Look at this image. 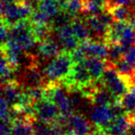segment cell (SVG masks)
Masks as SVG:
<instances>
[{"mask_svg": "<svg viewBox=\"0 0 135 135\" xmlns=\"http://www.w3.org/2000/svg\"><path fill=\"white\" fill-rule=\"evenodd\" d=\"M71 53L70 51L62 50L60 54L55 56L44 70V76L48 81L63 83L72 70L74 65Z\"/></svg>", "mask_w": 135, "mask_h": 135, "instance_id": "6da1fadb", "label": "cell"}, {"mask_svg": "<svg viewBox=\"0 0 135 135\" xmlns=\"http://www.w3.org/2000/svg\"><path fill=\"white\" fill-rule=\"evenodd\" d=\"M100 83L120 101L122 96L129 91L133 81L131 77L120 73L115 66L107 60V66Z\"/></svg>", "mask_w": 135, "mask_h": 135, "instance_id": "7a4b0ae2", "label": "cell"}, {"mask_svg": "<svg viewBox=\"0 0 135 135\" xmlns=\"http://www.w3.org/2000/svg\"><path fill=\"white\" fill-rule=\"evenodd\" d=\"M34 117L38 121L52 124L61 116L60 110L56 105L47 99H42L33 105Z\"/></svg>", "mask_w": 135, "mask_h": 135, "instance_id": "3957f363", "label": "cell"}, {"mask_svg": "<svg viewBox=\"0 0 135 135\" xmlns=\"http://www.w3.org/2000/svg\"><path fill=\"white\" fill-rule=\"evenodd\" d=\"M131 123V118L129 113H123L115 117L105 127L94 128L101 135H127Z\"/></svg>", "mask_w": 135, "mask_h": 135, "instance_id": "277c9868", "label": "cell"}, {"mask_svg": "<svg viewBox=\"0 0 135 135\" xmlns=\"http://www.w3.org/2000/svg\"><path fill=\"white\" fill-rule=\"evenodd\" d=\"M66 127L67 135H87L94 129L88 118L77 112L68 118Z\"/></svg>", "mask_w": 135, "mask_h": 135, "instance_id": "5b68a950", "label": "cell"}, {"mask_svg": "<svg viewBox=\"0 0 135 135\" xmlns=\"http://www.w3.org/2000/svg\"><path fill=\"white\" fill-rule=\"evenodd\" d=\"M85 54L86 57H96L107 60L109 53V46L105 42L99 39H90L83 41L79 45Z\"/></svg>", "mask_w": 135, "mask_h": 135, "instance_id": "8992f818", "label": "cell"}, {"mask_svg": "<svg viewBox=\"0 0 135 135\" xmlns=\"http://www.w3.org/2000/svg\"><path fill=\"white\" fill-rule=\"evenodd\" d=\"M21 85L18 83L16 79H12L2 83V96L10 105V107H15L18 105L23 94Z\"/></svg>", "mask_w": 135, "mask_h": 135, "instance_id": "52a82bcc", "label": "cell"}, {"mask_svg": "<svg viewBox=\"0 0 135 135\" xmlns=\"http://www.w3.org/2000/svg\"><path fill=\"white\" fill-rule=\"evenodd\" d=\"M55 31L56 32V38H57L58 43L60 44L64 50L71 52V51L75 50L81 44L74 35L70 23L56 29Z\"/></svg>", "mask_w": 135, "mask_h": 135, "instance_id": "ba28073f", "label": "cell"}, {"mask_svg": "<svg viewBox=\"0 0 135 135\" xmlns=\"http://www.w3.org/2000/svg\"><path fill=\"white\" fill-rule=\"evenodd\" d=\"M57 42L53 37V35H50L49 37L45 38V40L38 43L37 51L39 56L45 59H53L55 56L60 54L63 48L60 47L61 45Z\"/></svg>", "mask_w": 135, "mask_h": 135, "instance_id": "9c48e42d", "label": "cell"}, {"mask_svg": "<svg viewBox=\"0 0 135 135\" xmlns=\"http://www.w3.org/2000/svg\"><path fill=\"white\" fill-rule=\"evenodd\" d=\"M81 61L84 63L88 71L90 72L93 80L95 83H99L104 75L105 68L107 66V60L100 59L96 57H85Z\"/></svg>", "mask_w": 135, "mask_h": 135, "instance_id": "30bf717a", "label": "cell"}, {"mask_svg": "<svg viewBox=\"0 0 135 135\" xmlns=\"http://www.w3.org/2000/svg\"><path fill=\"white\" fill-rule=\"evenodd\" d=\"M70 26H71L74 35L79 40L80 43L92 38L91 37L92 32H91L89 26L87 25L84 18L83 19L81 16L72 18L71 21H70Z\"/></svg>", "mask_w": 135, "mask_h": 135, "instance_id": "8fae6325", "label": "cell"}, {"mask_svg": "<svg viewBox=\"0 0 135 135\" xmlns=\"http://www.w3.org/2000/svg\"><path fill=\"white\" fill-rule=\"evenodd\" d=\"M12 135H36L33 121L23 118L12 119Z\"/></svg>", "mask_w": 135, "mask_h": 135, "instance_id": "7c38bea8", "label": "cell"}, {"mask_svg": "<svg viewBox=\"0 0 135 135\" xmlns=\"http://www.w3.org/2000/svg\"><path fill=\"white\" fill-rule=\"evenodd\" d=\"M84 20L86 21L87 25L90 28L92 33H94L97 36V39L104 41L105 37V34L108 30V27L107 24L103 22L99 19L97 15H91V16H85Z\"/></svg>", "mask_w": 135, "mask_h": 135, "instance_id": "4fadbf2b", "label": "cell"}, {"mask_svg": "<svg viewBox=\"0 0 135 135\" xmlns=\"http://www.w3.org/2000/svg\"><path fill=\"white\" fill-rule=\"evenodd\" d=\"M133 9H134V7L132 5L131 6H114L109 8L105 11L110 13L115 21L128 22L132 14Z\"/></svg>", "mask_w": 135, "mask_h": 135, "instance_id": "5bb4252c", "label": "cell"}, {"mask_svg": "<svg viewBox=\"0 0 135 135\" xmlns=\"http://www.w3.org/2000/svg\"><path fill=\"white\" fill-rule=\"evenodd\" d=\"M37 8L46 13L51 19L56 17L60 11V7L56 0H43L38 4Z\"/></svg>", "mask_w": 135, "mask_h": 135, "instance_id": "9a60e30c", "label": "cell"}, {"mask_svg": "<svg viewBox=\"0 0 135 135\" xmlns=\"http://www.w3.org/2000/svg\"><path fill=\"white\" fill-rule=\"evenodd\" d=\"M29 20L32 22V24L34 25H48L51 24V22H52V19L46 13L42 11L39 8L34 9L33 13Z\"/></svg>", "mask_w": 135, "mask_h": 135, "instance_id": "2e32d148", "label": "cell"}, {"mask_svg": "<svg viewBox=\"0 0 135 135\" xmlns=\"http://www.w3.org/2000/svg\"><path fill=\"white\" fill-rule=\"evenodd\" d=\"M120 104L126 113H132L135 111V97L129 91L121 97Z\"/></svg>", "mask_w": 135, "mask_h": 135, "instance_id": "e0dca14e", "label": "cell"}, {"mask_svg": "<svg viewBox=\"0 0 135 135\" xmlns=\"http://www.w3.org/2000/svg\"><path fill=\"white\" fill-rule=\"evenodd\" d=\"M123 59L131 67L135 68V44L131 45L125 49L123 55Z\"/></svg>", "mask_w": 135, "mask_h": 135, "instance_id": "ac0fdd59", "label": "cell"}, {"mask_svg": "<svg viewBox=\"0 0 135 135\" xmlns=\"http://www.w3.org/2000/svg\"><path fill=\"white\" fill-rule=\"evenodd\" d=\"M132 5V0H105V10L114 6H131Z\"/></svg>", "mask_w": 135, "mask_h": 135, "instance_id": "d6986e66", "label": "cell"}, {"mask_svg": "<svg viewBox=\"0 0 135 135\" xmlns=\"http://www.w3.org/2000/svg\"><path fill=\"white\" fill-rule=\"evenodd\" d=\"M129 116H131V115H129ZM128 134L129 135H135V121H133L132 119H131V126H129Z\"/></svg>", "mask_w": 135, "mask_h": 135, "instance_id": "ffe728a7", "label": "cell"}, {"mask_svg": "<svg viewBox=\"0 0 135 135\" xmlns=\"http://www.w3.org/2000/svg\"><path fill=\"white\" fill-rule=\"evenodd\" d=\"M56 1L57 2V4L59 5L60 9H62V8H63V7L65 6L66 2H67V0H56Z\"/></svg>", "mask_w": 135, "mask_h": 135, "instance_id": "44dd1931", "label": "cell"}, {"mask_svg": "<svg viewBox=\"0 0 135 135\" xmlns=\"http://www.w3.org/2000/svg\"><path fill=\"white\" fill-rule=\"evenodd\" d=\"M87 135H101V134H100L99 131H98L97 129H95L94 128V129H93V131H91V132L89 133V134H87Z\"/></svg>", "mask_w": 135, "mask_h": 135, "instance_id": "7402d4cb", "label": "cell"}, {"mask_svg": "<svg viewBox=\"0 0 135 135\" xmlns=\"http://www.w3.org/2000/svg\"><path fill=\"white\" fill-rule=\"evenodd\" d=\"M129 92H131V94H133V96L135 97V83H132V85L131 86V88H129Z\"/></svg>", "mask_w": 135, "mask_h": 135, "instance_id": "603a6c76", "label": "cell"}, {"mask_svg": "<svg viewBox=\"0 0 135 135\" xmlns=\"http://www.w3.org/2000/svg\"><path fill=\"white\" fill-rule=\"evenodd\" d=\"M32 2H33V4L35 5L36 7H38V4H39L41 1H43V0H32Z\"/></svg>", "mask_w": 135, "mask_h": 135, "instance_id": "cb8c5ba5", "label": "cell"}, {"mask_svg": "<svg viewBox=\"0 0 135 135\" xmlns=\"http://www.w3.org/2000/svg\"><path fill=\"white\" fill-rule=\"evenodd\" d=\"M129 114L131 115V119H132L133 121H135V111H134V112H132V113H129Z\"/></svg>", "mask_w": 135, "mask_h": 135, "instance_id": "d4e9b609", "label": "cell"}, {"mask_svg": "<svg viewBox=\"0 0 135 135\" xmlns=\"http://www.w3.org/2000/svg\"><path fill=\"white\" fill-rule=\"evenodd\" d=\"M132 6L135 8V0H132Z\"/></svg>", "mask_w": 135, "mask_h": 135, "instance_id": "484cf974", "label": "cell"}, {"mask_svg": "<svg viewBox=\"0 0 135 135\" xmlns=\"http://www.w3.org/2000/svg\"><path fill=\"white\" fill-rule=\"evenodd\" d=\"M127 135H129V134H127Z\"/></svg>", "mask_w": 135, "mask_h": 135, "instance_id": "4316f807", "label": "cell"}]
</instances>
